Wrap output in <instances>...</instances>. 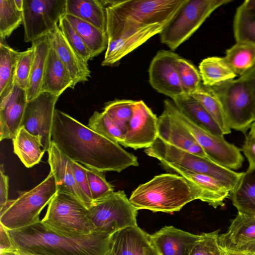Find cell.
Returning <instances> with one entry per match:
<instances>
[{"label":"cell","instance_id":"ac0fdd59","mask_svg":"<svg viewBox=\"0 0 255 255\" xmlns=\"http://www.w3.org/2000/svg\"><path fill=\"white\" fill-rule=\"evenodd\" d=\"M47 152L48 162L50 171L53 172L55 176L57 192L74 197L89 209L93 201L78 185L70 160L62 153L53 141Z\"/></svg>","mask_w":255,"mask_h":255},{"label":"cell","instance_id":"7c38bea8","mask_svg":"<svg viewBox=\"0 0 255 255\" xmlns=\"http://www.w3.org/2000/svg\"><path fill=\"white\" fill-rule=\"evenodd\" d=\"M66 4V0H23L24 41L32 42L56 29Z\"/></svg>","mask_w":255,"mask_h":255},{"label":"cell","instance_id":"4dcf8cb0","mask_svg":"<svg viewBox=\"0 0 255 255\" xmlns=\"http://www.w3.org/2000/svg\"><path fill=\"white\" fill-rule=\"evenodd\" d=\"M65 16L89 50L92 59L107 49L108 40L106 31L77 17Z\"/></svg>","mask_w":255,"mask_h":255},{"label":"cell","instance_id":"4316f807","mask_svg":"<svg viewBox=\"0 0 255 255\" xmlns=\"http://www.w3.org/2000/svg\"><path fill=\"white\" fill-rule=\"evenodd\" d=\"M66 14L77 17L106 32V12L102 0H66Z\"/></svg>","mask_w":255,"mask_h":255},{"label":"cell","instance_id":"5b68a950","mask_svg":"<svg viewBox=\"0 0 255 255\" xmlns=\"http://www.w3.org/2000/svg\"><path fill=\"white\" fill-rule=\"evenodd\" d=\"M57 191L55 176L50 172L33 188L19 192L15 199L8 200L0 209V224L7 230L28 227L39 222L40 214Z\"/></svg>","mask_w":255,"mask_h":255},{"label":"cell","instance_id":"9c48e42d","mask_svg":"<svg viewBox=\"0 0 255 255\" xmlns=\"http://www.w3.org/2000/svg\"><path fill=\"white\" fill-rule=\"evenodd\" d=\"M208 87L219 100L231 128L245 134L255 122L254 100L247 84L239 77Z\"/></svg>","mask_w":255,"mask_h":255},{"label":"cell","instance_id":"52a82bcc","mask_svg":"<svg viewBox=\"0 0 255 255\" xmlns=\"http://www.w3.org/2000/svg\"><path fill=\"white\" fill-rule=\"evenodd\" d=\"M145 153L158 159L161 165L177 166L191 171L203 174L218 180L233 191L243 172H237L222 166L210 159L179 149L158 137Z\"/></svg>","mask_w":255,"mask_h":255},{"label":"cell","instance_id":"816d5d0a","mask_svg":"<svg viewBox=\"0 0 255 255\" xmlns=\"http://www.w3.org/2000/svg\"><path fill=\"white\" fill-rule=\"evenodd\" d=\"M241 5L249 13L255 16V0H246Z\"/></svg>","mask_w":255,"mask_h":255},{"label":"cell","instance_id":"603a6c76","mask_svg":"<svg viewBox=\"0 0 255 255\" xmlns=\"http://www.w3.org/2000/svg\"><path fill=\"white\" fill-rule=\"evenodd\" d=\"M52 48L68 70L74 85L88 80L91 77L88 62L76 51L58 27L48 35Z\"/></svg>","mask_w":255,"mask_h":255},{"label":"cell","instance_id":"d6986e66","mask_svg":"<svg viewBox=\"0 0 255 255\" xmlns=\"http://www.w3.org/2000/svg\"><path fill=\"white\" fill-rule=\"evenodd\" d=\"M162 166L167 171L176 173L184 177L199 192L200 200L215 208L224 206L225 200L230 196L231 191L215 178L177 166L168 164Z\"/></svg>","mask_w":255,"mask_h":255},{"label":"cell","instance_id":"8fae6325","mask_svg":"<svg viewBox=\"0 0 255 255\" xmlns=\"http://www.w3.org/2000/svg\"><path fill=\"white\" fill-rule=\"evenodd\" d=\"M165 101L210 160L233 170L242 167L244 159L238 147L226 141L224 136L212 134L195 124L178 109L172 100Z\"/></svg>","mask_w":255,"mask_h":255},{"label":"cell","instance_id":"7402d4cb","mask_svg":"<svg viewBox=\"0 0 255 255\" xmlns=\"http://www.w3.org/2000/svg\"><path fill=\"white\" fill-rule=\"evenodd\" d=\"M150 237L159 255H189L199 235L168 226Z\"/></svg>","mask_w":255,"mask_h":255},{"label":"cell","instance_id":"30bf717a","mask_svg":"<svg viewBox=\"0 0 255 255\" xmlns=\"http://www.w3.org/2000/svg\"><path fill=\"white\" fill-rule=\"evenodd\" d=\"M89 210L95 232L113 235L125 228L137 225L138 210L124 191L114 192L93 201Z\"/></svg>","mask_w":255,"mask_h":255},{"label":"cell","instance_id":"db71d44e","mask_svg":"<svg viewBox=\"0 0 255 255\" xmlns=\"http://www.w3.org/2000/svg\"><path fill=\"white\" fill-rule=\"evenodd\" d=\"M250 129L249 132L255 135V122L252 124Z\"/></svg>","mask_w":255,"mask_h":255},{"label":"cell","instance_id":"f1b7e54d","mask_svg":"<svg viewBox=\"0 0 255 255\" xmlns=\"http://www.w3.org/2000/svg\"><path fill=\"white\" fill-rule=\"evenodd\" d=\"M31 43L34 47V55L28 85L26 90L28 101L36 98L41 93L46 59L51 46L48 35L41 37Z\"/></svg>","mask_w":255,"mask_h":255},{"label":"cell","instance_id":"680465c9","mask_svg":"<svg viewBox=\"0 0 255 255\" xmlns=\"http://www.w3.org/2000/svg\"><path fill=\"white\" fill-rule=\"evenodd\" d=\"M255 255V254H253V255Z\"/></svg>","mask_w":255,"mask_h":255},{"label":"cell","instance_id":"ee69618b","mask_svg":"<svg viewBox=\"0 0 255 255\" xmlns=\"http://www.w3.org/2000/svg\"><path fill=\"white\" fill-rule=\"evenodd\" d=\"M34 55V47H31L20 52L16 68L15 82L21 88L26 90Z\"/></svg>","mask_w":255,"mask_h":255},{"label":"cell","instance_id":"681fc988","mask_svg":"<svg viewBox=\"0 0 255 255\" xmlns=\"http://www.w3.org/2000/svg\"><path fill=\"white\" fill-rule=\"evenodd\" d=\"M240 78L249 87L253 95L255 107V66Z\"/></svg>","mask_w":255,"mask_h":255},{"label":"cell","instance_id":"484cf974","mask_svg":"<svg viewBox=\"0 0 255 255\" xmlns=\"http://www.w3.org/2000/svg\"><path fill=\"white\" fill-rule=\"evenodd\" d=\"M171 100L178 109L195 124L212 134L224 136L220 127L192 95L184 93Z\"/></svg>","mask_w":255,"mask_h":255},{"label":"cell","instance_id":"8d00e7d4","mask_svg":"<svg viewBox=\"0 0 255 255\" xmlns=\"http://www.w3.org/2000/svg\"><path fill=\"white\" fill-rule=\"evenodd\" d=\"M22 21V10L17 7L15 0H0L1 41L9 37Z\"/></svg>","mask_w":255,"mask_h":255},{"label":"cell","instance_id":"8992f818","mask_svg":"<svg viewBox=\"0 0 255 255\" xmlns=\"http://www.w3.org/2000/svg\"><path fill=\"white\" fill-rule=\"evenodd\" d=\"M41 222L49 230L67 237H82L95 232L89 209L74 197L57 191Z\"/></svg>","mask_w":255,"mask_h":255},{"label":"cell","instance_id":"bcb514c9","mask_svg":"<svg viewBox=\"0 0 255 255\" xmlns=\"http://www.w3.org/2000/svg\"><path fill=\"white\" fill-rule=\"evenodd\" d=\"M241 150L248 160V168H255V135L250 132L246 135Z\"/></svg>","mask_w":255,"mask_h":255},{"label":"cell","instance_id":"6da1fadb","mask_svg":"<svg viewBox=\"0 0 255 255\" xmlns=\"http://www.w3.org/2000/svg\"><path fill=\"white\" fill-rule=\"evenodd\" d=\"M51 141L69 159L104 173L137 166V158L120 144L98 133L67 114L55 109Z\"/></svg>","mask_w":255,"mask_h":255},{"label":"cell","instance_id":"2e32d148","mask_svg":"<svg viewBox=\"0 0 255 255\" xmlns=\"http://www.w3.org/2000/svg\"><path fill=\"white\" fill-rule=\"evenodd\" d=\"M158 137L179 149L210 159L194 137L174 114L165 100L164 110L158 117Z\"/></svg>","mask_w":255,"mask_h":255},{"label":"cell","instance_id":"1f68e13d","mask_svg":"<svg viewBox=\"0 0 255 255\" xmlns=\"http://www.w3.org/2000/svg\"><path fill=\"white\" fill-rule=\"evenodd\" d=\"M20 52L7 44L0 43V101L12 91L15 83L18 60Z\"/></svg>","mask_w":255,"mask_h":255},{"label":"cell","instance_id":"7a4b0ae2","mask_svg":"<svg viewBox=\"0 0 255 255\" xmlns=\"http://www.w3.org/2000/svg\"><path fill=\"white\" fill-rule=\"evenodd\" d=\"M7 231L18 251L35 255H107L112 235L94 232L78 237L62 236L46 228L41 221Z\"/></svg>","mask_w":255,"mask_h":255},{"label":"cell","instance_id":"836d02e7","mask_svg":"<svg viewBox=\"0 0 255 255\" xmlns=\"http://www.w3.org/2000/svg\"><path fill=\"white\" fill-rule=\"evenodd\" d=\"M224 57L236 76L240 77L255 66V44L236 42L226 50Z\"/></svg>","mask_w":255,"mask_h":255},{"label":"cell","instance_id":"d6a6232c","mask_svg":"<svg viewBox=\"0 0 255 255\" xmlns=\"http://www.w3.org/2000/svg\"><path fill=\"white\" fill-rule=\"evenodd\" d=\"M199 69L202 84L207 87L217 85L237 77L224 57L204 59L199 64Z\"/></svg>","mask_w":255,"mask_h":255},{"label":"cell","instance_id":"ba28073f","mask_svg":"<svg viewBox=\"0 0 255 255\" xmlns=\"http://www.w3.org/2000/svg\"><path fill=\"white\" fill-rule=\"evenodd\" d=\"M232 0H186L159 34L161 42L174 50L189 38L217 8Z\"/></svg>","mask_w":255,"mask_h":255},{"label":"cell","instance_id":"b9f144b4","mask_svg":"<svg viewBox=\"0 0 255 255\" xmlns=\"http://www.w3.org/2000/svg\"><path fill=\"white\" fill-rule=\"evenodd\" d=\"M58 27L70 45L84 59L85 61L91 59L89 50L74 27L67 19L65 14L60 19Z\"/></svg>","mask_w":255,"mask_h":255},{"label":"cell","instance_id":"f5cc1de1","mask_svg":"<svg viewBox=\"0 0 255 255\" xmlns=\"http://www.w3.org/2000/svg\"><path fill=\"white\" fill-rule=\"evenodd\" d=\"M223 250L222 251V255H249L248 254H247L246 253L239 252V251H230V250Z\"/></svg>","mask_w":255,"mask_h":255},{"label":"cell","instance_id":"6f0895ef","mask_svg":"<svg viewBox=\"0 0 255 255\" xmlns=\"http://www.w3.org/2000/svg\"><path fill=\"white\" fill-rule=\"evenodd\" d=\"M107 255H113V254L111 253V252L110 251L109 253Z\"/></svg>","mask_w":255,"mask_h":255},{"label":"cell","instance_id":"f6af8a7d","mask_svg":"<svg viewBox=\"0 0 255 255\" xmlns=\"http://www.w3.org/2000/svg\"><path fill=\"white\" fill-rule=\"evenodd\" d=\"M70 162L78 185L83 192L92 200L87 176V168L80 163L72 160H70Z\"/></svg>","mask_w":255,"mask_h":255},{"label":"cell","instance_id":"60d3db41","mask_svg":"<svg viewBox=\"0 0 255 255\" xmlns=\"http://www.w3.org/2000/svg\"><path fill=\"white\" fill-rule=\"evenodd\" d=\"M219 231L200 234L189 255H222Z\"/></svg>","mask_w":255,"mask_h":255},{"label":"cell","instance_id":"e575fe53","mask_svg":"<svg viewBox=\"0 0 255 255\" xmlns=\"http://www.w3.org/2000/svg\"><path fill=\"white\" fill-rule=\"evenodd\" d=\"M191 95L198 101L208 113L224 135L231 132V128L222 106L209 87L202 84L197 91Z\"/></svg>","mask_w":255,"mask_h":255},{"label":"cell","instance_id":"cb8c5ba5","mask_svg":"<svg viewBox=\"0 0 255 255\" xmlns=\"http://www.w3.org/2000/svg\"><path fill=\"white\" fill-rule=\"evenodd\" d=\"M74 87L68 70L51 44L42 79L41 93L48 92L59 97L66 89Z\"/></svg>","mask_w":255,"mask_h":255},{"label":"cell","instance_id":"ffe728a7","mask_svg":"<svg viewBox=\"0 0 255 255\" xmlns=\"http://www.w3.org/2000/svg\"><path fill=\"white\" fill-rule=\"evenodd\" d=\"M163 27L158 24L143 26L129 31L109 42L102 66L115 65L151 37L159 34Z\"/></svg>","mask_w":255,"mask_h":255},{"label":"cell","instance_id":"7bdbcfd3","mask_svg":"<svg viewBox=\"0 0 255 255\" xmlns=\"http://www.w3.org/2000/svg\"><path fill=\"white\" fill-rule=\"evenodd\" d=\"M103 173L87 168V176L93 201L102 199L114 192L113 186L106 180Z\"/></svg>","mask_w":255,"mask_h":255},{"label":"cell","instance_id":"9f6ffc18","mask_svg":"<svg viewBox=\"0 0 255 255\" xmlns=\"http://www.w3.org/2000/svg\"><path fill=\"white\" fill-rule=\"evenodd\" d=\"M0 255H15V254H14V253H6V254H0Z\"/></svg>","mask_w":255,"mask_h":255},{"label":"cell","instance_id":"83f0119b","mask_svg":"<svg viewBox=\"0 0 255 255\" xmlns=\"http://www.w3.org/2000/svg\"><path fill=\"white\" fill-rule=\"evenodd\" d=\"M13 140V151L27 168L38 164L45 150L40 135L32 134L21 127Z\"/></svg>","mask_w":255,"mask_h":255},{"label":"cell","instance_id":"d4e9b609","mask_svg":"<svg viewBox=\"0 0 255 255\" xmlns=\"http://www.w3.org/2000/svg\"><path fill=\"white\" fill-rule=\"evenodd\" d=\"M255 241V215L238 212L228 231L219 235V244L225 250L234 251L247 243Z\"/></svg>","mask_w":255,"mask_h":255},{"label":"cell","instance_id":"f907efd6","mask_svg":"<svg viewBox=\"0 0 255 255\" xmlns=\"http://www.w3.org/2000/svg\"><path fill=\"white\" fill-rule=\"evenodd\" d=\"M234 251L241 252L248 255L255 254V241L249 242Z\"/></svg>","mask_w":255,"mask_h":255},{"label":"cell","instance_id":"74e56055","mask_svg":"<svg viewBox=\"0 0 255 255\" xmlns=\"http://www.w3.org/2000/svg\"><path fill=\"white\" fill-rule=\"evenodd\" d=\"M236 42L255 44V16L249 13L241 5L236 10L233 21Z\"/></svg>","mask_w":255,"mask_h":255},{"label":"cell","instance_id":"c3c4849f","mask_svg":"<svg viewBox=\"0 0 255 255\" xmlns=\"http://www.w3.org/2000/svg\"><path fill=\"white\" fill-rule=\"evenodd\" d=\"M8 191V177L4 174L3 165L0 167V209L7 202Z\"/></svg>","mask_w":255,"mask_h":255},{"label":"cell","instance_id":"7dc6e473","mask_svg":"<svg viewBox=\"0 0 255 255\" xmlns=\"http://www.w3.org/2000/svg\"><path fill=\"white\" fill-rule=\"evenodd\" d=\"M0 254L6 253L15 254L17 250L14 247L7 230L1 225H0Z\"/></svg>","mask_w":255,"mask_h":255},{"label":"cell","instance_id":"44dd1931","mask_svg":"<svg viewBox=\"0 0 255 255\" xmlns=\"http://www.w3.org/2000/svg\"><path fill=\"white\" fill-rule=\"evenodd\" d=\"M113 255H159L150 235L137 225L122 229L111 236Z\"/></svg>","mask_w":255,"mask_h":255},{"label":"cell","instance_id":"f35d334b","mask_svg":"<svg viewBox=\"0 0 255 255\" xmlns=\"http://www.w3.org/2000/svg\"><path fill=\"white\" fill-rule=\"evenodd\" d=\"M176 69L184 94H192L201 86L199 71L188 60L180 57Z\"/></svg>","mask_w":255,"mask_h":255},{"label":"cell","instance_id":"4fadbf2b","mask_svg":"<svg viewBox=\"0 0 255 255\" xmlns=\"http://www.w3.org/2000/svg\"><path fill=\"white\" fill-rule=\"evenodd\" d=\"M59 97L48 92H42L27 102L20 128L29 133L41 137L42 148L48 151L51 143V132Z\"/></svg>","mask_w":255,"mask_h":255},{"label":"cell","instance_id":"d590c367","mask_svg":"<svg viewBox=\"0 0 255 255\" xmlns=\"http://www.w3.org/2000/svg\"><path fill=\"white\" fill-rule=\"evenodd\" d=\"M88 127L120 144L123 142L126 133L104 111L94 112L89 119Z\"/></svg>","mask_w":255,"mask_h":255},{"label":"cell","instance_id":"5bb4252c","mask_svg":"<svg viewBox=\"0 0 255 255\" xmlns=\"http://www.w3.org/2000/svg\"><path fill=\"white\" fill-rule=\"evenodd\" d=\"M158 138V117L142 100L135 101L121 145L134 149L150 147Z\"/></svg>","mask_w":255,"mask_h":255},{"label":"cell","instance_id":"277c9868","mask_svg":"<svg viewBox=\"0 0 255 255\" xmlns=\"http://www.w3.org/2000/svg\"><path fill=\"white\" fill-rule=\"evenodd\" d=\"M200 199L196 189L177 174L163 173L139 185L129 200L137 210L173 213L187 203Z\"/></svg>","mask_w":255,"mask_h":255},{"label":"cell","instance_id":"9a60e30c","mask_svg":"<svg viewBox=\"0 0 255 255\" xmlns=\"http://www.w3.org/2000/svg\"><path fill=\"white\" fill-rule=\"evenodd\" d=\"M180 56L166 50L158 51L149 67V81L155 90L171 99L184 94L176 69Z\"/></svg>","mask_w":255,"mask_h":255},{"label":"cell","instance_id":"11a10c76","mask_svg":"<svg viewBox=\"0 0 255 255\" xmlns=\"http://www.w3.org/2000/svg\"><path fill=\"white\" fill-rule=\"evenodd\" d=\"M15 255H35L23 253V252H19L17 251V252L15 253Z\"/></svg>","mask_w":255,"mask_h":255},{"label":"cell","instance_id":"ab89813d","mask_svg":"<svg viewBox=\"0 0 255 255\" xmlns=\"http://www.w3.org/2000/svg\"><path fill=\"white\" fill-rule=\"evenodd\" d=\"M134 102L131 100H115L107 103L104 111L126 132Z\"/></svg>","mask_w":255,"mask_h":255},{"label":"cell","instance_id":"3957f363","mask_svg":"<svg viewBox=\"0 0 255 255\" xmlns=\"http://www.w3.org/2000/svg\"><path fill=\"white\" fill-rule=\"evenodd\" d=\"M102 0L109 42L143 26L158 24L164 27L186 0Z\"/></svg>","mask_w":255,"mask_h":255},{"label":"cell","instance_id":"e0dca14e","mask_svg":"<svg viewBox=\"0 0 255 255\" xmlns=\"http://www.w3.org/2000/svg\"><path fill=\"white\" fill-rule=\"evenodd\" d=\"M28 100L26 90L15 82L11 92L0 101V139L13 140L20 128Z\"/></svg>","mask_w":255,"mask_h":255},{"label":"cell","instance_id":"f546056e","mask_svg":"<svg viewBox=\"0 0 255 255\" xmlns=\"http://www.w3.org/2000/svg\"><path fill=\"white\" fill-rule=\"evenodd\" d=\"M230 196L238 212L255 215V168L243 172Z\"/></svg>","mask_w":255,"mask_h":255}]
</instances>
